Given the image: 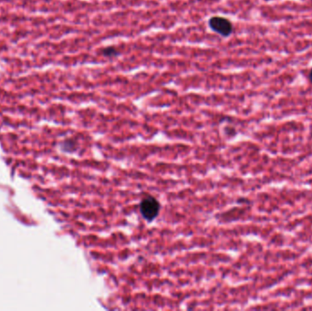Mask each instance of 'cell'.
Listing matches in <instances>:
<instances>
[{
    "label": "cell",
    "mask_w": 312,
    "mask_h": 311,
    "mask_svg": "<svg viewBox=\"0 0 312 311\" xmlns=\"http://www.w3.org/2000/svg\"><path fill=\"white\" fill-rule=\"evenodd\" d=\"M210 29L221 35L222 37H229L233 32V25L230 20L223 17H213L208 22Z\"/></svg>",
    "instance_id": "cell-2"
},
{
    "label": "cell",
    "mask_w": 312,
    "mask_h": 311,
    "mask_svg": "<svg viewBox=\"0 0 312 311\" xmlns=\"http://www.w3.org/2000/svg\"><path fill=\"white\" fill-rule=\"evenodd\" d=\"M308 80H309L310 83H312V68L310 69L309 73H308Z\"/></svg>",
    "instance_id": "cell-4"
},
{
    "label": "cell",
    "mask_w": 312,
    "mask_h": 311,
    "mask_svg": "<svg viewBox=\"0 0 312 311\" xmlns=\"http://www.w3.org/2000/svg\"><path fill=\"white\" fill-rule=\"evenodd\" d=\"M103 54L108 58H113L119 55V51L114 47H108L103 49Z\"/></svg>",
    "instance_id": "cell-3"
},
{
    "label": "cell",
    "mask_w": 312,
    "mask_h": 311,
    "mask_svg": "<svg viewBox=\"0 0 312 311\" xmlns=\"http://www.w3.org/2000/svg\"><path fill=\"white\" fill-rule=\"evenodd\" d=\"M140 210L143 218L149 222H151L157 217L160 212V204L154 197L148 196L141 201Z\"/></svg>",
    "instance_id": "cell-1"
}]
</instances>
